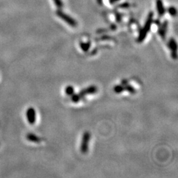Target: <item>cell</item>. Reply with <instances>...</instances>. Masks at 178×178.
Segmentation results:
<instances>
[{
	"instance_id": "cell-1",
	"label": "cell",
	"mask_w": 178,
	"mask_h": 178,
	"mask_svg": "<svg viewBox=\"0 0 178 178\" xmlns=\"http://www.w3.org/2000/svg\"><path fill=\"white\" fill-rule=\"evenodd\" d=\"M153 17H154V12L151 11L149 12L147 16L146 20L144 23V27H142L141 31H140L139 37H138V42H142L146 38L147 34L151 30L152 24L153 23Z\"/></svg>"
},
{
	"instance_id": "cell-2",
	"label": "cell",
	"mask_w": 178,
	"mask_h": 178,
	"mask_svg": "<svg viewBox=\"0 0 178 178\" xmlns=\"http://www.w3.org/2000/svg\"><path fill=\"white\" fill-rule=\"evenodd\" d=\"M56 15L62 19L64 22H65L69 25L71 26V27H76L77 26V23L74 19L71 17L67 14L64 13L63 11L61 10V9H59L58 10H57L56 12Z\"/></svg>"
},
{
	"instance_id": "cell-3",
	"label": "cell",
	"mask_w": 178,
	"mask_h": 178,
	"mask_svg": "<svg viewBox=\"0 0 178 178\" xmlns=\"http://www.w3.org/2000/svg\"><path fill=\"white\" fill-rule=\"evenodd\" d=\"M91 135L89 132L86 131L82 135L81 144H80V152L82 154H87L89 150V144L91 140Z\"/></svg>"
},
{
	"instance_id": "cell-4",
	"label": "cell",
	"mask_w": 178,
	"mask_h": 178,
	"mask_svg": "<svg viewBox=\"0 0 178 178\" xmlns=\"http://www.w3.org/2000/svg\"><path fill=\"white\" fill-rule=\"evenodd\" d=\"M168 47L171 50V56L173 59H177V44L174 38H171L168 42Z\"/></svg>"
},
{
	"instance_id": "cell-5",
	"label": "cell",
	"mask_w": 178,
	"mask_h": 178,
	"mask_svg": "<svg viewBox=\"0 0 178 178\" xmlns=\"http://www.w3.org/2000/svg\"><path fill=\"white\" fill-rule=\"evenodd\" d=\"M27 115V118L28 120V122L30 124H34L36 122V111L34 108L32 107H30L28 108L26 113Z\"/></svg>"
},
{
	"instance_id": "cell-6",
	"label": "cell",
	"mask_w": 178,
	"mask_h": 178,
	"mask_svg": "<svg viewBox=\"0 0 178 178\" xmlns=\"http://www.w3.org/2000/svg\"><path fill=\"white\" fill-rule=\"evenodd\" d=\"M97 91H98V89H97V87L96 86H94V85H92V86L87 87V89H83L82 90V91H80L79 94L83 98H84L86 95L95 94Z\"/></svg>"
},
{
	"instance_id": "cell-7",
	"label": "cell",
	"mask_w": 178,
	"mask_h": 178,
	"mask_svg": "<svg viewBox=\"0 0 178 178\" xmlns=\"http://www.w3.org/2000/svg\"><path fill=\"white\" fill-rule=\"evenodd\" d=\"M156 7L160 16H163L166 13V9L164 5L162 0H156Z\"/></svg>"
},
{
	"instance_id": "cell-8",
	"label": "cell",
	"mask_w": 178,
	"mask_h": 178,
	"mask_svg": "<svg viewBox=\"0 0 178 178\" xmlns=\"http://www.w3.org/2000/svg\"><path fill=\"white\" fill-rule=\"evenodd\" d=\"M168 22L167 21H165L162 25L160 26V27L158 28V34H160L161 38L163 39L165 38L166 32H167L168 30Z\"/></svg>"
},
{
	"instance_id": "cell-9",
	"label": "cell",
	"mask_w": 178,
	"mask_h": 178,
	"mask_svg": "<svg viewBox=\"0 0 178 178\" xmlns=\"http://www.w3.org/2000/svg\"><path fill=\"white\" fill-rule=\"evenodd\" d=\"M26 137H27V139L28 141L32 142H35V143H40V142H41V139H40V137H38L37 135L31 133H28Z\"/></svg>"
},
{
	"instance_id": "cell-10",
	"label": "cell",
	"mask_w": 178,
	"mask_h": 178,
	"mask_svg": "<svg viewBox=\"0 0 178 178\" xmlns=\"http://www.w3.org/2000/svg\"><path fill=\"white\" fill-rule=\"evenodd\" d=\"M122 85H123V87H124V91H127L131 94H134L136 92L135 89L131 86V85H129L127 84V81L125 82V83L124 81H123L122 82Z\"/></svg>"
},
{
	"instance_id": "cell-11",
	"label": "cell",
	"mask_w": 178,
	"mask_h": 178,
	"mask_svg": "<svg viewBox=\"0 0 178 178\" xmlns=\"http://www.w3.org/2000/svg\"><path fill=\"white\" fill-rule=\"evenodd\" d=\"M80 47L83 52H87L89 50L90 47H91V42H80Z\"/></svg>"
},
{
	"instance_id": "cell-12",
	"label": "cell",
	"mask_w": 178,
	"mask_h": 178,
	"mask_svg": "<svg viewBox=\"0 0 178 178\" xmlns=\"http://www.w3.org/2000/svg\"><path fill=\"white\" fill-rule=\"evenodd\" d=\"M82 98H83L82 97L80 96V95L79 93H78V94H75L74 93L71 96V100H72L73 102H75V103L79 102L81 100Z\"/></svg>"
},
{
	"instance_id": "cell-13",
	"label": "cell",
	"mask_w": 178,
	"mask_h": 178,
	"mask_svg": "<svg viewBox=\"0 0 178 178\" xmlns=\"http://www.w3.org/2000/svg\"><path fill=\"white\" fill-rule=\"evenodd\" d=\"M65 92L67 95H69V96H71V95L75 93L74 88H73V87L71 86V85H69V86L66 87L65 89Z\"/></svg>"
},
{
	"instance_id": "cell-14",
	"label": "cell",
	"mask_w": 178,
	"mask_h": 178,
	"mask_svg": "<svg viewBox=\"0 0 178 178\" xmlns=\"http://www.w3.org/2000/svg\"><path fill=\"white\" fill-rule=\"evenodd\" d=\"M113 91L117 94L121 93V92L124 91V87H123V85L122 84V85H116L115 87H113Z\"/></svg>"
},
{
	"instance_id": "cell-15",
	"label": "cell",
	"mask_w": 178,
	"mask_h": 178,
	"mask_svg": "<svg viewBox=\"0 0 178 178\" xmlns=\"http://www.w3.org/2000/svg\"><path fill=\"white\" fill-rule=\"evenodd\" d=\"M168 13L172 16H175L177 15V9L174 6H171L168 9Z\"/></svg>"
},
{
	"instance_id": "cell-16",
	"label": "cell",
	"mask_w": 178,
	"mask_h": 178,
	"mask_svg": "<svg viewBox=\"0 0 178 178\" xmlns=\"http://www.w3.org/2000/svg\"><path fill=\"white\" fill-rule=\"evenodd\" d=\"M54 4L58 8V9H61L63 8V3L61 0H53Z\"/></svg>"
},
{
	"instance_id": "cell-17",
	"label": "cell",
	"mask_w": 178,
	"mask_h": 178,
	"mask_svg": "<svg viewBox=\"0 0 178 178\" xmlns=\"http://www.w3.org/2000/svg\"><path fill=\"white\" fill-rule=\"evenodd\" d=\"M119 7H120V8H129L130 7V4L129 3H122V4H120V5H119Z\"/></svg>"
},
{
	"instance_id": "cell-18",
	"label": "cell",
	"mask_w": 178,
	"mask_h": 178,
	"mask_svg": "<svg viewBox=\"0 0 178 178\" xmlns=\"http://www.w3.org/2000/svg\"><path fill=\"white\" fill-rule=\"evenodd\" d=\"M115 16H116V19H117L118 22V23L121 22V21H122V14L117 13V15H116Z\"/></svg>"
},
{
	"instance_id": "cell-19",
	"label": "cell",
	"mask_w": 178,
	"mask_h": 178,
	"mask_svg": "<svg viewBox=\"0 0 178 178\" xmlns=\"http://www.w3.org/2000/svg\"><path fill=\"white\" fill-rule=\"evenodd\" d=\"M119 1H120V0H109V2H110L111 4H113V3H115L116 2H118Z\"/></svg>"
},
{
	"instance_id": "cell-20",
	"label": "cell",
	"mask_w": 178,
	"mask_h": 178,
	"mask_svg": "<svg viewBox=\"0 0 178 178\" xmlns=\"http://www.w3.org/2000/svg\"><path fill=\"white\" fill-rule=\"evenodd\" d=\"M97 3H98V5H102L103 4V0H96Z\"/></svg>"
}]
</instances>
